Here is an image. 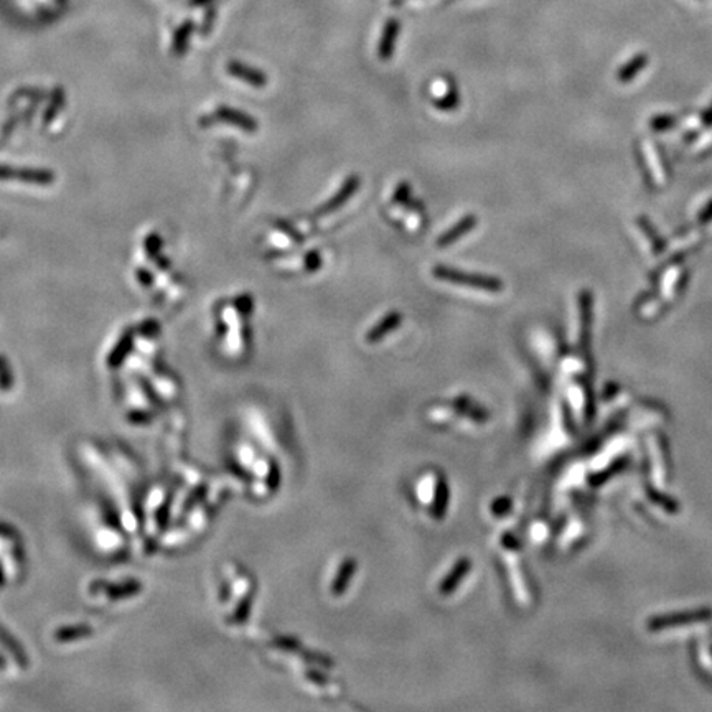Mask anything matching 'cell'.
<instances>
[{"mask_svg": "<svg viewBox=\"0 0 712 712\" xmlns=\"http://www.w3.org/2000/svg\"><path fill=\"white\" fill-rule=\"evenodd\" d=\"M674 124H676V121H674V117L671 116L655 117V119L651 121V127L655 129V131H666V129L673 127Z\"/></svg>", "mask_w": 712, "mask_h": 712, "instance_id": "obj_24", "label": "cell"}, {"mask_svg": "<svg viewBox=\"0 0 712 712\" xmlns=\"http://www.w3.org/2000/svg\"><path fill=\"white\" fill-rule=\"evenodd\" d=\"M91 635V628L86 625H74V627H65L61 630L56 631L54 638L58 642H71V640L85 638V636Z\"/></svg>", "mask_w": 712, "mask_h": 712, "instance_id": "obj_12", "label": "cell"}, {"mask_svg": "<svg viewBox=\"0 0 712 712\" xmlns=\"http://www.w3.org/2000/svg\"><path fill=\"white\" fill-rule=\"evenodd\" d=\"M236 308L238 312L241 313V315H249L251 312H253L254 308V304H253V297L248 295V294H242L236 299Z\"/></svg>", "mask_w": 712, "mask_h": 712, "instance_id": "obj_22", "label": "cell"}, {"mask_svg": "<svg viewBox=\"0 0 712 712\" xmlns=\"http://www.w3.org/2000/svg\"><path fill=\"white\" fill-rule=\"evenodd\" d=\"M155 261H157V266H158V267H160V269H163V271H165V269H169V267H170V261H169V259H165V258H160V255H158V258H157V259H155Z\"/></svg>", "mask_w": 712, "mask_h": 712, "instance_id": "obj_31", "label": "cell"}, {"mask_svg": "<svg viewBox=\"0 0 712 712\" xmlns=\"http://www.w3.org/2000/svg\"><path fill=\"white\" fill-rule=\"evenodd\" d=\"M638 223H640V228L643 229L645 234H648V238H650L651 241V246H653V251H655V254H661L664 253L666 249V242L661 240V236L658 238V234H656L655 228H653L650 221L647 220V218H638Z\"/></svg>", "mask_w": 712, "mask_h": 712, "instance_id": "obj_14", "label": "cell"}, {"mask_svg": "<svg viewBox=\"0 0 712 712\" xmlns=\"http://www.w3.org/2000/svg\"><path fill=\"white\" fill-rule=\"evenodd\" d=\"M468 567H470V563H468V559H462L459 561L457 565H455V569L452 571L449 576L446 577V580H443L442 584V592L447 594V592H452L455 587H457V584L460 582V579L465 576V574L468 572Z\"/></svg>", "mask_w": 712, "mask_h": 712, "instance_id": "obj_11", "label": "cell"}, {"mask_svg": "<svg viewBox=\"0 0 712 712\" xmlns=\"http://www.w3.org/2000/svg\"><path fill=\"white\" fill-rule=\"evenodd\" d=\"M140 328H142V330H140V333L149 335V337H150V335H155V333L158 332V328H160V325H158L157 322H155V320H147V322H144V324H142Z\"/></svg>", "mask_w": 712, "mask_h": 712, "instance_id": "obj_26", "label": "cell"}, {"mask_svg": "<svg viewBox=\"0 0 712 712\" xmlns=\"http://www.w3.org/2000/svg\"><path fill=\"white\" fill-rule=\"evenodd\" d=\"M132 346H134V330L129 328L127 332L121 337L119 343H117V345L114 346V350L111 351V355H109V359H107L109 366L111 368L119 366V364L125 359V356L131 353Z\"/></svg>", "mask_w": 712, "mask_h": 712, "instance_id": "obj_9", "label": "cell"}, {"mask_svg": "<svg viewBox=\"0 0 712 712\" xmlns=\"http://www.w3.org/2000/svg\"><path fill=\"white\" fill-rule=\"evenodd\" d=\"M432 275L435 279L442 280V282L455 284V286L473 287V289H479V291H483V292H492V294H498V292L503 291V287H505L503 280L495 278V275L460 271V269H455V267L443 266V264H439V266L434 267Z\"/></svg>", "mask_w": 712, "mask_h": 712, "instance_id": "obj_1", "label": "cell"}, {"mask_svg": "<svg viewBox=\"0 0 712 712\" xmlns=\"http://www.w3.org/2000/svg\"><path fill=\"white\" fill-rule=\"evenodd\" d=\"M3 666H6V663H3V660L0 658V668H3Z\"/></svg>", "mask_w": 712, "mask_h": 712, "instance_id": "obj_32", "label": "cell"}, {"mask_svg": "<svg viewBox=\"0 0 712 712\" xmlns=\"http://www.w3.org/2000/svg\"><path fill=\"white\" fill-rule=\"evenodd\" d=\"M399 30H401L399 20L392 19L386 23V27H384V30H383V35H381L379 45H378L379 60L386 61L392 56V53H395L396 41H397V35H399Z\"/></svg>", "mask_w": 712, "mask_h": 712, "instance_id": "obj_8", "label": "cell"}, {"mask_svg": "<svg viewBox=\"0 0 712 712\" xmlns=\"http://www.w3.org/2000/svg\"><path fill=\"white\" fill-rule=\"evenodd\" d=\"M648 65V56L647 54H636V56L631 58L630 61L625 63V65L622 66V68L618 70L617 73V78L620 83H630L631 79H634L636 74L642 71L645 66Z\"/></svg>", "mask_w": 712, "mask_h": 712, "instance_id": "obj_10", "label": "cell"}, {"mask_svg": "<svg viewBox=\"0 0 712 712\" xmlns=\"http://www.w3.org/2000/svg\"><path fill=\"white\" fill-rule=\"evenodd\" d=\"M322 267V255L318 251H310L305 254V271L315 272Z\"/></svg>", "mask_w": 712, "mask_h": 712, "instance_id": "obj_21", "label": "cell"}, {"mask_svg": "<svg viewBox=\"0 0 712 712\" xmlns=\"http://www.w3.org/2000/svg\"><path fill=\"white\" fill-rule=\"evenodd\" d=\"M711 220H712V202L707 205L704 209H702L701 216H699V221H701V223H707V221H711Z\"/></svg>", "mask_w": 712, "mask_h": 712, "instance_id": "obj_29", "label": "cell"}, {"mask_svg": "<svg viewBox=\"0 0 712 712\" xmlns=\"http://www.w3.org/2000/svg\"><path fill=\"white\" fill-rule=\"evenodd\" d=\"M0 642H2L3 645H6V648H7V650H8V651H10V653H12V655H14V656H15V658H17V661H19V663H20V664H22V666H27V661H25V656H23V653H22V650H20V648H19V645H17V643H15V640H12V638H10V636H8V635H7V631H6V630H3V628H2V627H0Z\"/></svg>", "mask_w": 712, "mask_h": 712, "instance_id": "obj_17", "label": "cell"}, {"mask_svg": "<svg viewBox=\"0 0 712 712\" xmlns=\"http://www.w3.org/2000/svg\"><path fill=\"white\" fill-rule=\"evenodd\" d=\"M12 388V373L6 356L0 355V389L8 391Z\"/></svg>", "mask_w": 712, "mask_h": 712, "instance_id": "obj_20", "label": "cell"}, {"mask_svg": "<svg viewBox=\"0 0 712 712\" xmlns=\"http://www.w3.org/2000/svg\"><path fill=\"white\" fill-rule=\"evenodd\" d=\"M145 246V251H147V255L150 259H157L158 255H160V251H162V238L158 236V234H150V236L145 240L144 242Z\"/></svg>", "mask_w": 712, "mask_h": 712, "instance_id": "obj_18", "label": "cell"}, {"mask_svg": "<svg viewBox=\"0 0 712 712\" xmlns=\"http://www.w3.org/2000/svg\"><path fill=\"white\" fill-rule=\"evenodd\" d=\"M403 324V313L401 312H389L386 317H383L373 328L368 332L366 340L370 343H378L383 340L384 337H388L389 333L395 332V330Z\"/></svg>", "mask_w": 712, "mask_h": 712, "instance_id": "obj_7", "label": "cell"}, {"mask_svg": "<svg viewBox=\"0 0 712 712\" xmlns=\"http://www.w3.org/2000/svg\"><path fill=\"white\" fill-rule=\"evenodd\" d=\"M0 180H19V182L47 187L56 180V175L52 170L45 169H15V167L0 165Z\"/></svg>", "mask_w": 712, "mask_h": 712, "instance_id": "obj_2", "label": "cell"}, {"mask_svg": "<svg viewBox=\"0 0 712 712\" xmlns=\"http://www.w3.org/2000/svg\"><path fill=\"white\" fill-rule=\"evenodd\" d=\"M359 183H362V180H359L358 175H350V177L342 183V187L338 188L337 193H335L332 198L328 200V202L324 203L320 208L317 209L315 215L317 216H326V215H330V213L337 211L338 208H342L343 205L348 202L351 196H353L356 191H358Z\"/></svg>", "mask_w": 712, "mask_h": 712, "instance_id": "obj_3", "label": "cell"}, {"mask_svg": "<svg viewBox=\"0 0 712 712\" xmlns=\"http://www.w3.org/2000/svg\"><path fill=\"white\" fill-rule=\"evenodd\" d=\"M477 223H479V218H477L475 215H465L463 218H460V220L454 226H452V228L447 229V231H443L441 236H439L437 246L439 248H449V246L455 244V242L462 240L465 234L470 233L472 229L477 226Z\"/></svg>", "mask_w": 712, "mask_h": 712, "instance_id": "obj_4", "label": "cell"}, {"mask_svg": "<svg viewBox=\"0 0 712 712\" xmlns=\"http://www.w3.org/2000/svg\"><path fill=\"white\" fill-rule=\"evenodd\" d=\"M63 104H65V94H63V91L60 90V87H58V90L53 93L52 104H50V107L47 109V112H45V116H43V124L45 125L52 123L54 117H56L58 111H60V109L63 107Z\"/></svg>", "mask_w": 712, "mask_h": 712, "instance_id": "obj_16", "label": "cell"}, {"mask_svg": "<svg viewBox=\"0 0 712 712\" xmlns=\"http://www.w3.org/2000/svg\"><path fill=\"white\" fill-rule=\"evenodd\" d=\"M275 226H278V228L280 229V231H284V233H286V234H287V236H289V238H291V240H292V241H294V242H297V244H302V242H304V238H302V236H300V233H299V231H297V229H294V228H292V226H291V224H287V223H286V221H278V223H275Z\"/></svg>", "mask_w": 712, "mask_h": 712, "instance_id": "obj_23", "label": "cell"}, {"mask_svg": "<svg viewBox=\"0 0 712 712\" xmlns=\"http://www.w3.org/2000/svg\"><path fill=\"white\" fill-rule=\"evenodd\" d=\"M137 279H139V282L142 284V286H145V287L152 286V284H154L152 274H150V272L145 271V269L137 271Z\"/></svg>", "mask_w": 712, "mask_h": 712, "instance_id": "obj_27", "label": "cell"}, {"mask_svg": "<svg viewBox=\"0 0 712 712\" xmlns=\"http://www.w3.org/2000/svg\"><path fill=\"white\" fill-rule=\"evenodd\" d=\"M410 193H412V188H410V183L403 182L399 187L396 188L395 193H392V203L409 205Z\"/></svg>", "mask_w": 712, "mask_h": 712, "instance_id": "obj_19", "label": "cell"}, {"mask_svg": "<svg viewBox=\"0 0 712 712\" xmlns=\"http://www.w3.org/2000/svg\"><path fill=\"white\" fill-rule=\"evenodd\" d=\"M459 103H460V96L457 93V87H455L454 85L450 86V91L443 96V98L434 101L435 107L441 109V111H455V109L459 107Z\"/></svg>", "mask_w": 712, "mask_h": 712, "instance_id": "obj_15", "label": "cell"}, {"mask_svg": "<svg viewBox=\"0 0 712 712\" xmlns=\"http://www.w3.org/2000/svg\"><path fill=\"white\" fill-rule=\"evenodd\" d=\"M188 33H190V27L187 25V28H183V30L177 35V41H175V50H177V52H180V50L183 48V45L187 43Z\"/></svg>", "mask_w": 712, "mask_h": 712, "instance_id": "obj_28", "label": "cell"}, {"mask_svg": "<svg viewBox=\"0 0 712 712\" xmlns=\"http://www.w3.org/2000/svg\"><path fill=\"white\" fill-rule=\"evenodd\" d=\"M215 116L220 121H223V123L238 125V127L242 129V131H246V132L258 131V123H255L254 117L246 114V112H242V111H238V109H233L228 106H220L216 109Z\"/></svg>", "mask_w": 712, "mask_h": 712, "instance_id": "obj_5", "label": "cell"}, {"mask_svg": "<svg viewBox=\"0 0 712 712\" xmlns=\"http://www.w3.org/2000/svg\"><path fill=\"white\" fill-rule=\"evenodd\" d=\"M351 572H353V565H351V564L345 565V567H343V571L340 572V576L337 577V584H335V587H333L335 594L342 592V589L346 587V584H348V580H346V579H348Z\"/></svg>", "mask_w": 712, "mask_h": 712, "instance_id": "obj_25", "label": "cell"}, {"mask_svg": "<svg viewBox=\"0 0 712 712\" xmlns=\"http://www.w3.org/2000/svg\"><path fill=\"white\" fill-rule=\"evenodd\" d=\"M702 125H704V127L712 125V106L709 107V111H706L704 116H702Z\"/></svg>", "mask_w": 712, "mask_h": 712, "instance_id": "obj_30", "label": "cell"}, {"mask_svg": "<svg viewBox=\"0 0 712 712\" xmlns=\"http://www.w3.org/2000/svg\"><path fill=\"white\" fill-rule=\"evenodd\" d=\"M228 73L236 79H240V81L246 83V85H251L254 87H264L267 85V76L262 71L251 68V66L244 65V63L231 61L228 65Z\"/></svg>", "mask_w": 712, "mask_h": 712, "instance_id": "obj_6", "label": "cell"}, {"mask_svg": "<svg viewBox=\"0 0 712 712\" xmlns=\"http://www.w3.org/2000/svg\"><path fill=\"white\" fill-rule=\"evenodd\" d=\"M140 589H142V585L139 584V582H127V584L106 585V587H104V590H106V594L111 598L131 597V596H134V594L139 592Z\"/></svg>", "mask_w": 712, "mask_h": 712, "instance_id": "obj_13", "label": "cell"}]
</instances>
